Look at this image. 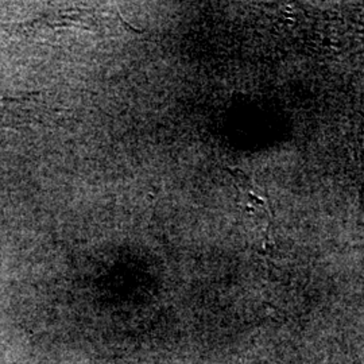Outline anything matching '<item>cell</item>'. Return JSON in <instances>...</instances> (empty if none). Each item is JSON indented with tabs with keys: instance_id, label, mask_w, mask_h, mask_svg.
I'll return each mask as SVG.
<instances>
[{
	"instance_id": "6da1fadb",
	"label": "cell",
	"mask_w": 364,
	"mask_h": 364,
	"mask_svg": "<svg viewBox=\"0 0 364 364\" xmlns=\"http://www.w3.org/2000/svg\"><path fill=\"white\" fill-rule=\"evenodd\" d=\"M102 15L93 7L64 4L42 11L31 19L7 26L9 34L41 45L73 46L102 25Z\"/></svg>"
},
{
	"instance_id": "7a4b0ae2",
	"label": "cell",
	"mask_w": 364,
	"mask_h": 364,
	"mask_svg": "<svg viewBox=\"0 0 364 364\" xmlns=\"http://www.w3.org/2000/svg\"><path fill=\"white\" fill-rule=\"evenodd\" d=\"M52 114V102L42 92L0 91V129L41 126Z\"/></svg>"
}]
</instances>
